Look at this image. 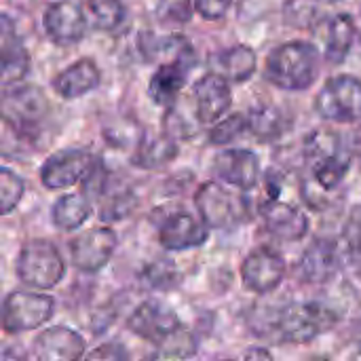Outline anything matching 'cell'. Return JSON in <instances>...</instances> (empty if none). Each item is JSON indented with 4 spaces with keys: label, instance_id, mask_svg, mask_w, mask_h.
Here are the masks:
<instances>
[{
    "label": "cell",
    "instance_id": "8992f818",
    "mask_svg": "<svg viewBox=\"0 0 361 361\" xmlns=\"http://www.w3.org/2000/svg\"><path fill=\"white\" fill-rule=\"evenodd\" d=\"M199 218L209 228H233L250 220V201L243 192L226 188L222 182H203L195 192Z\"/></svg>",
    "mask_w": 361,
    "mask_h": 361
},
{
    "label": "cell",
    "instance_id": "7402d4cb",
    "mask_svg": "<svg viewBox=\"0 0 361 361\" xmlns=\"http://www.w3.org/2000/svg\"><path fill=\"white\" fill-rule=\"evenodd\" d=\"M140 53L144 55V61H169L176 57H195V49L188 42L186 36L182 34H167V36H159L154 32H142L140 34Z\"/></svg>",
    "mask_w": 361,
    "mask_h": 361
},
{
    "label": "cell",
    "instance_id": "ab89813d",
    "mask_svg": "<svg viewBox=\"0 0 361 361\" xmlns=\"http://www.w3.org/2000/svg\"><path fill=\"white\" fill-rule=\"evenodd\" d=\"M85 357H89V360H97V357H102V360H123V357H127V353H125V351H121V347H118V345L110 343V345H102V347H97L95 351H87V353H85Z\"/></svg>",
    "mask_w": 361,
    "mask_h": 361
},
{
    "label": "cell",
    "instance_id": "f35d334b",
    "mask_svg": "<svg viewBox=\"0 0 361 361\" xmlns=\"http://www.w3.org/2000/svg\"><path fill=\"white\" fill-rule=\"evenodd\" d=\"M235 0H195V11L207 19V21H218L226 17Z\"/></svg>",
    "mask_w": 361,
    "mask_h": 361
},
{
    "label": "cell",
    "instance_id": "8d00e7d4",
    "mask_svg": "<svg viewBox=\"0 0 361 361\" xmlns=\"http://www.w3.org/2000/svg\"><path fill=\"white\" fill-rule=\"evenodd\" d=\"M343 252L351 260L361 262V205H355L343 228Z\"/></svg>",
    "mask_w": 361,
    "mask_h": 361
},
{
    "label": "cell",
    "instance_id": "cb8c5ba5",
    "mask_svg": "<svg viewBox=\"0 0 361 361\" xmlns=\"http://www.w3.org/2000/svg\"><path fill=\"white\" fill-rule=\"evenodd\" d=\"M176 157H178V140L169 137L167 133H161L154 137L142 135L140 142L135 144L131 165L137 169L150 171V169H161L169 165Z\"/></svg>",
    "mask_w": 361,
    "mask_h": 361
},
{
    "label": "cell",
    "instance_id": "2e32d148",
    "mask_svg": "<svg viewBox=\"0 0 361 361\" xmlns=\"http://www.w3.org/2000/svg\"><path fill=\"white\" fill-rule=\"evenodd\" d=\"M180 326V317L159 300H144L127 319L129 332L146 343H152L154 347Z\"/></svg>",
    "mask_w": 361,
    "mask_h": 361
},
{
    "label": "cell",
    "instance_id": "836d02e7",
    "mask_svg": "<svg viewBox=\"0 0 361 361\" xmlns=\"http://www.w3.org/2000/svg\"><path fill=\"white\" fill-rule=\"evenodd\" d=\"M32 150V142L0 116V159H21Z\"/></svg>",
    "mask_w": 361,
    "mask_h": 361
},
{
    "label": "cell",
    "instance_id": "30bf717a",
    "mask_svg": "<svg viewBox=\"0 0 361 361\" xmlns=\"http://www.w3.org/2000/svg\"><path fill=\"white\" fill-rule=\"evenodd\" d=\"M118 245V235L112 226H95L80 235H76L68 250L72 267L80 273H99L110 258L114 256Z\"/></svg>",
    "mask_w": 361,
    "mask_h": 361
},
{
    "label": "cell",
    "instance_id": "603a6c76",
    "mask_svg": "<svg viewBox=\"0 0 361 361\" xmlns=\"http://www.w3.org/2000/svg\"><path fill=\"white\" fill-rule=\"evenodd\" d=\"M214 72L224 76L228 82H245L258 68L256 51L247 44H235L214 55Z\"/></svg>",
    "mask_w": 361,
    "mask_h": 361
},
{
    "label": "cell",
    "instance_id": "4fadbf2b",
    "mask_svg": "<svg viewBox=\"0 0 361 361\" xmlns=\"http://www.w3.org/2000/svg\"><path fill=\"white\" fill-rule=\"evenodd\" d=\"M214 176L239 190H252L260 182V159L247 148H228L214 157Z\"/></svg>",
    "mask_w": 361,
    "mask_h": 361
},
{
    "label": "cell",
    "instance_id": "4dcf8cb0",
    "mask_svg": "<svg viewBox=\"0 0 361 361\" xmlns=\"http://www.w3.org/2000/svg\"><path fill=\"white\" fill-rule=\"evenodd\" d=\"M106 199L102 203V209H99V220H104L106 224H112V222H118V220H125L133 207L137 205V199L131 195V190H110V180L106 184V188L102 190L99 199Z\"/></svg>",
    "mask_w": 361,
    "mask_h": 361
},
{
    "label": "cell",
    "instance_id": "f1b7e54d",
    "mask_svg": "<svg viewBox=\"0 0 361 361\" xmlns=\"http://www.w3.org/2000/svg\"><path fill=\"white\" fill-rule=\"evenodd\" d=\"M324 0H286L281 8L283 23L296 30H311L324 17Z\"/></svg>",
    "mask_w": 361,
    "mask_h": 361
},
{
    "label": "cell",
    "instance_id": "44dd1931",
    "mask_svg": "<svg viewBox=\"0 0 361 361\" xmlns=\"http://www.w3.org/2000/svg\"><path fill=\"white\" fill-rule=\"evenodd\" d=\"M102 85V70L91 57H80L63 68L53 80L51 89L61 99H78Z\"/></svg>",
    "mask_w": 361,
    "mask_h": 361
},
{
    "label": "cell",
    "instance_id": "e0dca14e",
    "mask_svg": "<svg viewBox=\"0 0 361 361\" xmlns=\"http://www.w3.org/2000/svg\"><path fill=\"white\" fill-rule=\"evenodd\" d=\"M260 216L264 228L271 237L283 243H296L307 237L309 233V218L307 214L286 201L269 199L260 205Z\"/></svg>",
    "mask_w": 361,
    "mask_h": 361
},
{
    "label": "cell",
    "instance_id": "ac0fdd59",
    "mask_svg": "<svg viewBox=\"0 0 361 361\" xmlns=\"http://www.w3.org/2000/svg\"><path fill=\"white\" fill-rule=\"evenodd\" d=\"M85 338L68 326L47 328L32 343V355L38 361H74L85 357Z\"/></svg>",
    "mask_w": 361,
    "mask_h": 361
},
{
    "label": "cell",
    "instance_id": "5b68a950",
    "mask_svg": "<svg viewBox=\"0 0 361 361\" xmlns=\"http://www.w3.org/2000/svg\"><path fill=\"white\" fill-rule=\"evenodd\" d=\"M15 275L34 290H53L66 277V260L53 241L32 239L17 254Z\"/></svg>",
    "mask_w": 361,
    "mask_h": 361
},
{
    "label": "cell",
    "instance_id": "6da1fadb",
    "mask_svg": "<svg viewBox=\"0 0 361 361\" xmlns=\"http://www.w3.org/2000/svg\"><path fill=\"white\" fill-rule=\"evenodd\" d=\"M305 163L309 178L302 184L305 201L322 212V199L343 186L351 167V154L341 142V135L330 129L313 131L305 142Z\"/></svg>",
    "mask_w": 361,
    "mask_h": 361
},
{
    "label": "cell",
    "instance_id": "52a82bcc",
    "mask_svg": "<svg viewBox=\"0 0 361 361\" xmlns=\"http://www.w3.org/2000/svg\"><path fill=\"white\" fill-rule=\"evenodd\" d=\"M313 106L328 123H361V78L332 76L315 95Z\"/></svg>",
    "mask_w": 361,
    "mask_h": 361
},
{
    "label": "cell",
    "instance_id": "1f68e13d",
    "mask_svg": "<svg viewBox=\"0 0 361 361\" xmlns=\"http://www.w3.org/2000/svg\"><path fill=\"white\" fill-rule=\"evenodd\" d=\"M23 195H25L23 178L8 167H0V216L15 212Z\"/></svg>",
    "mask_w": 361,
    "mask_h": 361
},
{
    "label": "cell",
    "instance_id": "74e56055",
    "mask_svg": "<svg viewBox=\"0 0 361 361\" xmlns=\"http://www.w3.org/2000/svg\"><path fill=\"white\" fill-rule=\"evenodd\" d=\"M21 47H23V44H21V40H19V36H17V25H15V21H13L8 15L0 13V66H2L11 55H15Z\"/></svg>",
    "mask_w": 361,
    "mask_h": 361
},
{
    "label": "cell",
    "instance_id": "3957f363",
    "mask_svg": "<svg viewBox=\"0 0 361 361\" xmlns=\"http://www.w3.org/2000/svg\"><path fill=\"white\" fill-rule=\"evenodd\" d=\"M319 74V53L311 42L292 40L275 47L264 66L271 85L283 91H307Z\"/></svg>",
    "mask_w": 361,
    "mask_h": 361
},
{
    "label": "cell",
    "instance_id": "277c9868",
    "mask_svg": "<svg viewBox=\"0 0 361 361\" xmlns=\"http://www.w3.org/2000/svg\"><path fill=\"white\" fill-rule=\"evenodd\" d=\"M51 114V102L38 85L13 82L0 89V116H4L30 142L36 140Z\"/></svg>",
    "mask_w": 361,
    "mask_h": 361
},
{
    "label": "cell",
    "instance_id": "9c48e42d",
    "mask_svg": "<svg viewBox=\"0 0 361 361\" xmlns=\"http://www.w3.org/2000/svg\"><path fill=\"white\" fill-rule=\"evenodd\" d=\"M97 157L87 148H63L44 159L40 167V182L49 190H63L82 182L95 167Z\"/></svg>",
    "mask_w": 361,
    "mask_h": 361
},
{
    "label": "cell",
    "instance_id": "d590c367",
    "mask_svg": "<svg viewBox=\"0 0 361 361\" xmlns=\"http://www.w3.org/2000/svg\"><path fill=\"white\" fill-rule=\"evenodd\" d=\"M197 125H201V123H197V121L190 123L186 118V114L180 110V106H176V102L167 106V112L163 116V133H167L169 137H173V140L192 137L197 133Z\"/></svg>",
    "mask_w": 361,
    "mask_h": 361
},
{
    "label": "cell",
    "instance_id": "f546056e",
    "mask_svg": "<svg viewBox=\"0 0 361 361\" xmlns=\"http://www.w3.org/2000/svg\"><path fill=\"white\" fill-rule=\"evenodd\" d=\"M197 353V338L195 334L182 324L178 330H173L169 336H165L157 345L154 357L159 360H186Z\"/></svg>",
    "mask_w": 361,
    "mask_h": 361
},
{
    "label": "cell",
    "instance_id": "5bb4252c",
    "mask_svg": "<svg viewBox=\"0 0 361 361\" xmlns=\"http://www.w3.org/2000/svg\"><path fill=\"white\" fill-rule=\"evenodd\" d=\"M209 239V226L188 212H171L159 224V243L167 252H184L205 245Z\"/></svg>",
    "mask_w": 361,
    "mask_h": 361
},
{
    "label": "cell",
    "instance_id": "d6986e66",
    "mask_svg": "<svg viewBox=\"0 0 361 361\" xmlns=\"http://www.w3.org/2000/svg\"><path fill=\"white\" fill-rule=\"evenodd\" d=\"M343 245L332 239H315L302 254L298 262V275L307 283L330 281L343 264Z\"/></svg>",
    "mask_w": 361,
    "mask_h": 361
},
{
    "label": "cell",
    "instance_id": "ba28073f",
    "mask_svg": "<svg viewBox=\"0 0 361 361\" xmlns=\"http://www.w3.org/2000/svg\"><path fill=\"white\" fill-rule=\"evenodd\" d=\"M53 315H55L53 296L15 290L4 298L0 307V326L8 334H21L49 324Z\"/></svg>",
    "mask_w": 361,
    "mask_h": 361
},
{
    "label": "cell",
    "instance_id": "d4e9b609",
    "mask_svg": "<svg viewBox=\"0 0 361 361\" xmlns=\"http://www.w3.org/2000/svg\"><path fill=\"white\" fill-rule=\"evenodd\" d=\"M93 214V205L89 195L70 192L59 197L51 207V222L59 231H76L80 228Z\"/></svg>",
    "mask_w": 361,
    "mask_h": 361
},
{
    "label": "cell",
    "instance_id": "484cf974",
    "mask_svg": "<svg viewBox=\"0 0 361 361\" xmlns=\"http://www.w3.org/2000/svg\"><path fill=\"white\" fill-rule=\"evenodd\" d=\"M357 38V25L355 19L349 13H338L328 21V40H326V59L334 66H341L349 51L353 49V42Z\"/></svg>",
    "mask_w": 361,
    "mask_h": 361
},
{
    "label": "cell",
    "instance_id": "b9f144b4",
    "mask_svg": "<svg viewBox=\"0 0 361 361\" xmlns=\"http://www.w3.org/2000/svg\"><path fill=\"white\" fill-rule=\"evenodd\" d=\"M357 357H361V338L360 343H357Z\"/></svg>",
    "mask_w": 361,
    "mask_h": 361
},
{
    "label": "cell",
    "instance_id": "ffe728a7",
    "mask_svg": "<svg viewBox=\"0 0 361 361\" xmlns=\"http://www.w3.org/2000/svg\"><path fill=\"white\" fill-rule=\"evenodd\" d=\"M195 63H197V55L195 57H176V59L159 63V68L154 70V74L150 76V82H148L150 99L165 108L169 104H173L178 99L180 91L184 89V85L188 80V72L192 70Z\"/></svg>",
    "mask_w": 361,
    "mask_h": 361
},
{
    "label": "cell",
    "instance_id": "d6a6232c",
    "mask_svg": "<svg viewBox=\"0 0 361 361\" xmlns=\"http://www.w3.org/2000/svg\"><path fill=\"white\" fill-rule=\"evenodd\" d=\"M195 0H157L154 17L161 25H186L192 19Z\"/></svg>",
    "mask_w": 361,
    "mask_h": 361
},
{
    "label": "cell",
    "instance_id": "e575fe53",
    "mask_svg": "<svg viewBox=\"0 0 361 361\" xmlns=\"http://www.w3.org/2000/svg\"><path fill=\"white\" fill-rule=\"evenodd\" d=\"M245 131H247V114H228L226 118L216 121V125L209 129V144L226 146L239 140Z\"/></svg>",
    "mask_w": 361,
    "mask_h": 361
},
{
    "label": "cell",
    "instance_id": "4316f807",
    "mask_svg": "<svg viewBox=\"0 0 361 361\" xmlns=\"http://www.w3.org/2000/svg\"><path fill=\"white\" fill-rule=\"evenodd\" d=\"M87 23L102 32H114L125 23L127 8L123 0H85L82 4Z\"/></svg>",
    "mask_w": 361,
    "mask_h": 361
},
{
    "label": "cell",
    "instance_id": "7a4b0ae2",
    "mask_svg": "<svg viewBox=\"0 0 361 361\" xmlns=\"http://www.w3.org/2000/svg\"><path fill=\"white\" fill-rule=\"evenodd\" d=\"M341 322V313L326 302H292L279 307L267 322L264 334L286 345H307L332 330Z\"/></svg>",
    "mask_w": 361,
    "mask_h": 361
},
{
    "label": "cell",
    "instance_id": "83f0119b",
    "mask_svg": "<svg viewBox=\"0 0 361 361\" xmlns=\"http://www.w3.org/2000/svg\"><path fill=\"white\" fill-rule=\"evenodd\" d=\"M247 131L260 142H275L286 131V121L275 106H256L247 112Z\"/></svg>",
    "mask_w": 361,
    "mask_h": 361
},
{
    "label": "cell",
    "instance_id": "8fae6325",
    "mask_svg": "<svg viewBox=\"0 0 361 361\" xmlns=\"http://www.w3.org/2000/svg\"><path fill=\"white\" fill-rule=\"evenodd\" d=\"M286 271H288V267H286L283 256L277 250L262 245V247L252 250L243 258L241 281L247 290H252L256 294H271L281 286Z\"/></svg>",
    "mask_w": 361,
    "mask_h": 361
},
{
    "label": "cell",
    "instance_id": "60d3db41",
    "mask_svg": "<svg viewBox=\"0 0 361 361\" xmlns=\"http://www.w3.org/2000/svg\"><path fill=\"white\" fill-rule=\"evenodd\" d=\"M243 360H273L271 351H267L264 347H252L243 353Z\"/></svg>",
    "mask_w": 361,
    "mask_h": 361
},
{
    "label": "cell",
    "instance_id": "7c38bea8",
    "mask_svg": "<svg viewBox=\"0 0 361 361\" xmlns=\"http://www.w3.org/2000/svg\"><path fill=\"white\" fill-rule=\"evenodd\" d=\"M87 17L74 0H51L42 13V27L47 36L59 47H74L87 34Z\"/></svg>",
    "mask_w": 361,
    "mask_h": 361
},
{
    "label": "cell",
    "instance_id": "9a60e30c",
    "mask_svg": "<svg viewBox=\"0 0 361 361\" xmlns=\"http://www.w3.org/2000/svg\"><path fill=\"white\" fill-rule=\"evenodd\" d=\"M192 99H195V116L199 118V123L214 125L233 106V91L228 80L212 70L209 74H203L195 82Z\"/></svg>",
    "mask_w": 361,
    "mask_h": 361
}]
</instances>
